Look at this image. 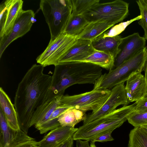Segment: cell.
<instances>
[{"mask_svg": "<svg viewBox=\"0 0 147 147\" xmlns=\"http://www.w3.org/2000/svg\"><path fill=\"white\" fill-rule=\"evenodd\" d=\"M63 95H57L49 89L43 102L35 110L33 115L30 127L34 125L37 129L40 130L59 104Z\"/></svg>", "mask_w": 147, "mask_h": 147, "instance_id": "cell-11", "label": "cell"}, {"mask_svg": "<svg viewBox=\"0 0 147 147\" xmlns=\"http://www.w3.org/2000/svg\"><path fill=\"white\" fill-rule=\"evenodd\" d=\"M40 7L48 24L51 41L63 33L71 14L69 0H41Z\"/></svg>", "mask_w": 147, "mask_h": 147, "instance_id": "cell-5", "label": "cell"}, {"mask_svg": "<svg viewBox=\"0 0 147 147\" xmlns=\"http://www.w3.org/2000/svg\"><path fill=\"white\" fill-rule=\"evenodd\" d=\"M76 141V147H90L88 141H83L81 140H77Z\"/></svg>", "mask_w": 147, "mask_h": 147, "instance_id": "cell-33", "label": "cell"}, {"mask_svg": "<svg viewBox=\"0 0 147 147\" xmlns=\"http://www.w3.org/2000/svg\"><path fill=\"white\" fill-rule=\"evenodd\" d=\"M49 89L57 95H63L68 87L76 84H94L102 74V68L81 62L59 63L55 65Z\"/></svg>", "mask_w": 147, "mask_h": 147, "instance_id": "cell-2", "label": "cell"}, {"mask_svg": "<svg viewBox=\"0 0 147 147\" xmlns=\"http://www.w3.org/2000/svg\"><path fill=\"white\" fill-rule=\"evenodd\" d=\"M128 147H147V133L140 127H134L130 132Z\"/></svg>", "mask_w": 147, "mask_h": 147, "instance_id": "cell-24", "label": "cell"}, {"mask_svg": "<svg viewBox=\"0 0 147 147\" xmlns=\"http://www.w3.org/2000/svg\"><path fill=\"white\" fill-rule=\"evenodd\" d=\"M0 129V147H13L20 143L35 140L20 129L16 130L11 128L1 109Z\"/></svg>", "mask_w": 147, "mask_h": 147, "instance_id": "cell-14", "label": "cell"}, {"mask_svg": "<svg viewBox=\"0 0 147 147\" xmlns=\"http://www.w3.org/2000/svg\"><path fill=\"white\" fill-rule=\"evenodd\" d=\"M35 13L32 10H22L20 13L10 31L0 38V58L7 47L13 41L29 32L36 22Z\"/></svg>", "mask_w": 147, "mask_h": 147, "instance_id": "cell-9", "label": "cell"}, {"mask_svg": "<svg viewBox=\"0 0 147 147\" xmlns=\"http://www.w3.org/2000/svg\"><path fill=\"white\" fill-rule=\"evenodd\" d=\"M74 140L70 137L56 147H73Z\"/></svg>", "mask_w": 147, "mask_h": 147, "instance_id": "cell-32", "label": "cell"}, {"mask_svg": "<svg viewBox=\"0 0 147 147\" xmlns=\"http://www.w3.org/2000/svg\"><path fill=\"white\" fill-rule=\"evenodd\" d=\"M140 127L147 133V124L142 125Z\"/></svg>", "mask_w": 147, "mask_h": 147, "instance_id": "cell-35", "label": "cell"}, {"mask_svg": "<svg viewBox=\"0 0 147 147\" xmlns=\"http://www.w3.org/2000/svg\"><path fill=\"white\" fill-rule=\"evenodd\" d=\"M115 25L106 22L89 23L82 32L76 37L77 39L92 41Z\"/></svg>", "mask_w": 147, "mask_h": 147, "instance_id": "cell-20", "label": "cell"}, {"mask_svg": "<svg viewBox=\"0 0 147 147\" xmlns=\"http://www.w3.org/2000/svg\"><path fill=\"white\" fill-rule=\"evenodd\" d=\"M146 40L139 33H134L123 38L115 58L114 67H116L134 55L145 47Z\"/></svg>", "mask_w": 147, "mask_h": 147, "instance_id": "cell-12", "label": "cell"}, {"mask_svg": "<svg viewBox=\"0 0 147 147\" xmlns=\"http://www.w3.org/2000/svg\"><path fill=\"white\" fill-rule=\"evenodd\" d=\"M36 142L34 140H32L20 143L13 147H39Z\"/></svg>", "mask_w": 147, "mask_h": 147, "instance_id": "cell-31", "label": "cell"}, {"mask_svg": "<svg viewBox=\"0 0 147 147\" xmlns=\"http://www.w3.org/2000/svg\"><path fill=\"white\" fill-rule=\"evenodd\" d=\"M111 92L108 89H93L78 94L63 95L59 104L67 109L74 108L85 112L91 111L94 113L104 104Z\"/></svg>", "mask_w": 147, "mask_h": 147, "instance_id": "cell-7", "label": "cell"}, {"mask_svg": "<svg viewBox=\"0 0 147 147\" xmlns=\"http://www.w3.org/2000/svg\"><path fill=\"white\" fill-rule=\"evenodd\" d=\"M112 131H111L100 134L92 139L90 142L95 143L96 142H104L113 140L114 139L111 136Z\"/></svg>", "mask_w": 147, "mask_h": 147, "instance_id": "cell-29", "label": "cell"}, {"mask_svg": "<svg viewBox=\"0 0 147 147\" xmlns=\"http://www.w3.org/2000/svg\"><path fill=\"white\" fill-rule=\"evenodd\" d=\"M140 11L142 18L138 23L143 29L144 37L147 40V0H139L136 1Z\"/></svg>", "mask_w": 147, "mask_h": 147, "instance_id": "cell-28", "label": "cell"}, {"mask_svg": "<svg viewBox=\"0 0 147 147\" xmlns=\"http://www.w3.org/2000/svg\"><path fill=\"white\" fill-rule=\"evenodd\" d=\"M77 40L76 37L61 33L54 40L50 41L46 49L36 58L37 63L44 67L58 64Z\"/></svg>", "mask_w": 147, "mask_h": 147, "instance_id": "cell-8", "label": "cell"}, {"mask_svg": "<svg viewBox=\"0 0 147 147\" xmlns=\"http://www.w3.org/2000/svg\"><path fill=\"white\" fill-rule=\"evenodd\" d=\"M72 15L82 14L99 0H69Z\"/></svg>", "mask_w": 147, "mask_h": 147, "instance_id": "cell-25", "label": "cell"}, {"mask_svg": "<svg viewBox=\"0 0 147 147\" xmlns=\"http://www.w3.org/2000/svg\"><path fill=\"white\" fill-rule=\"evenodd\" d=\"M86 113L74 108H69L59 117L58 121L61 126L74 127L85 119L87 115Z\"/></svg>", "mask_w": 147, "mask_h": 147, "instance_id": "cell-22", "label": "cell"}, {"mask_svg": "<svg viewBox=\"0 0 147 147\" xmlns=\"http://www.w3.org/2000/svg\"><path fill=\"white\" fill-rule=\"evenodd\" d=\"M135 111L137 112L147 111V94L143 98L136 102Z\"/></svg>", "mask_w": 147, "mask_h": 147, "instance_id": "cell-30", "label": "cell"}, {"mask_svg": "<svg viewBox=\"0 0 147 147\" xmlns=\"http://www.w3.org/2000/svg\"><path fill=\"white\" fill-rule=\"evenodd\" d=\"M125 86L126 94L129 102L137 101L146 94V85L144 76L141 73L132 75L126 81Z\"/></svg>", "mask_w": 147, "mask_h": 147, "instance_id": "cell-17", "label": "cell"}, {"mask_svg": "<svg viewBox=\"0 0 147 147\" xmlns=\"http://www.w3.org/2000/svg\"><path fill=\"white\" fill-rule=\"evenodd\" d=\"M136 104L123 106L104 116L96 119L78 128L72 138L74 140H84L90 141L102 134L113 131L119 127L135 111Z\"/></svg>", "mask_w": 147, "mask_h": 147, "instance_id": "cell-3", "label": "cell"}, {"mask_svg": "<svg viewBox=\"0 0 147 147\" xmlns=\"http://www.w3.org/2000/svg\"><path fill=\"white\" fill-rule=\"evenodd\" d=\"M111 91L109 96L98 110L87 115L83 125L109 114L120 105L126 106L129 103L126 96L124 83L115 86Z\"/></svg>", "mask_w": 147, "mask_h": 147, "instance_id": "cell-10", "label": "cell"}, {"mask_svg": "<svg viewBox=\"0 0 147 147\" xmlns=\"http://www.w3.org/2000/svg\"><path fill=\"white\" fill-rule=\"evenodd\" d=\"M115 57L111 53L96 50L82 62L96 65L109 71L114 67Z\"/></svg>", "mask_w": 147, "mask_h": 147, "instance_id": "cell-21", "label": "cell"}, {"mask_svg": "<svg viewBox=\"0 0 147 147\" xmlns=\"http://www.w3.org/2000/svg\"><path fill=\"white\" fill-rule=\"evenodd\" d=\"M129 3L121 0L96 3L82 15L88 23L106 22L115 25L128 16Z\"/></svg>", "mask_w": 147, "mask_h": 147, "instance_id": "cell-6", "label": "cell"}, {"mask_svg": "<svg viewBox=\"0 0 147 147\" xmlns=\"http://www.w3.org/2000/svg\"><path fill=\"white\" fill-rule=\"evenodd\" d=\"M145 71V78L146 81V94H147V60L146 62L145 65L144 67V70Z\"/></svg>", "mask_w": 147, "mask_h": 147, "instance_id": "cell-34", "label": "cell"}, {"mask_svg": "<svg viewBox=\"0 0 147 147\" xmlns=\"http://www.w3.org/2000/svg\"><path fill=\"white\" fill-rule=\"evenodd\" d=\"M90 147H96V146L95 145V143L91 142L90 145Z\"/></svg>", "mask_w": 147, "mask_h": 147, "instance_id": "cell-36", "label": "cell"}, {"mask_svg": "<svg viewBox=\"0 0 147 147\" xmlns=\"http://www.w3.org/2000/svg\"><path fill=\"white\" fill-rule=\"evenodd\" d=\"M96 50L91 41L77 39L75 43L61 59L59 63L82 62Z\"/></svg>", "mask_w": 147, "mask_h": 147, "instance_id": "cell-15", "label": "cell"}, {"mask_svg": "<svg viewBox=\"0 0 147 147\" xmlns=\"http://www.w3.org/2000/svg\"><path fill=\"white\" fill-rule=\"evenodd\" d=\"M22 0H7L0 6V37L10 31L18 16L23 10Z\"/></svg>", "mask_w": 147, "mask_h": 147, "instance_id": "cell-13", "label": "cell"}, {"mask_svg": "<svg viewBox=\"0 0 147 147\" xmlns=\"http://www.w3.org/2000/svg\"><path fill=\"white\" fill-rule=\"evenodd\" d=\"M78 128L60 126L51 130L36 143L39 147H56L72 137Z\"/></svg>", "mask_w": 147, "mask_h": 147, "instance_id": "cell-16", "label": "cell"}, {"mask_svg": "<svg viewBox=\"0 0 147 147\" xmlns=\"http://www.w3.org/2000/svg\"><path fill=\"white\" fill-rule=\"evenodd\" d=\"M0 109L2 111L9 126L13 129H20L14 105L2 88H0Z\"/></svg>", "mask_w": 147, "mask_h": 147, "instance_id": "cell-18", "label": "cell"}, {"mask_svg": "<svg viewBox=\"0 0 147 147\" xmlns=\"http://www.w3.org/2000/svg\"><path fill=\"white\" fill-rule=\"evenodd\" d=\"M42 65H33L19 83L14 103L20 129L27 134L35 110L42 104L51 85L52 76L44 74Z\"/></svg>", "mask_w": 147, "mask_h": 147, "instance_id": "cell-1", "label": "cell"}, {"mask_svg": "<svg viewBox=\"0 0 147 147\" xmlns=\"http://www.w3.org/2000/svg\"><path fill=\"white\" fill-rule=\"evenodd\" d=\"M127 120L134 127L146 124H147V111H134L129 115Z\"/></svg>", "mask_w": 147, "mask_h": 147, "instance_id": "cell-27", "label": "cell"}, {"mask_svg": "<svg viewBox=\"0 0 147 147\" xmlns=\"http://www.w3.org/2000/svg\"><path fill=\"white\" fill-rule=\"evenodd\" d=\"M147 60L146 47L119 66L102 74L95 82L93 89H109L124 83L133 75L144 71Z\"/></svg>", "mask_w": 147, "mask_h": 147, "instance_id": "cell-4", "label": "cell"}, {"mask_svg": "<svg viewBox=\"0 0 147 147\" xmlns=\"http://www.w3.org/2000/svg\"><path fill=\"white\" fill-rule=\"evenodd\" d=\"M88 23L82 14L71 15L63 33L76 37Z\"/></svg>", "mask_w": 147, "mask_h": 147, "instance_id": "cell-23", "label": "cell"}, {"mask_svg": "<svg viewBox=\"0 0 147 147\" xmlns=\"http://www.w3.org/2000/svg\"><path fill=\"white\" fill-rule=\"evenodd\" d=\"M141 18L140 15L126 22H122L117 25H114L111 27L110 29L105 32L100 36L102 37H112L119 35L128 25L135 21L139 20Z\"/></svg>", "mask_w": 147, "mask_h": 147, "instance_id": "cell-26", "label": "cell"}, {"mask_svg": "<svg viewBox=\"0 0 147 147\" xmlns=\"http://www.w3.org/2000/svg\"><path fill=\"white\" fill-rule=\"evenodd\" d=\"M122 38L119 35L112 37L99 36L91 42L93 47L96 50L109 53L115 58L119 52V47Z\"/></svg>", "mask_w": 147, "mask_h": 147, "instance_id": "cell-19", "label": "cell"}]
</instances>
